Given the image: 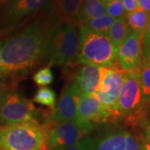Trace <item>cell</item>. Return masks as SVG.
Listing matches in <instances>:
<instances>
[{"label": "cell", "mask_w": 150, "mask_h": 150, "mask_svg": "<svg viewBox=\"0 0 150 150\" xmlns=\"http://www.w3.org/2000/svg\"><path fill=\"white\" fill-rule=\"evenodd\" d=\"M57 24L50 19H38L21 32L0 40V79L22 77L48 59Z\"/></svg>", "instance_id": "1"}, {"label": "cell", "mask_w": 150, "mask_h": 150, "mask_svg": "<svg viewBox=\"0 0 150 150\" xmlns=\"http://www.w3.org/2000/svg\"><path fill=\"white\" fill-rule=\"evenodd\" d=\"M48 123L38 119L0 126V150H38L47 148Z\"/></svg>", "instance_id": "2"}, {"label": "cell", "mask_w": 150, "mask_h": 150, "mask_svg": "<svg viewBox=\"0 0 150 150\" xmlns=\"http://www.w3.org/2000/svg\"><path fill=\"white\" fill-rule=\"evenodd\" d=\"M79 36L78 64H94L103 68L116 67L118 48L107 34L92 32L80 25Z\"/></svg>", "instance_id": "3"}, {"label": "cell", "mask_w": 150, "mask_h": 150, "mask_svg": "<svg viewBox=\"0 0 150 150\" xmlns=\"http://www.w3.org/2000/svg\"><path fill=\"white\" fill-rule=\"evenodd\" d=\"M79 32L74 24L58 23L54 29L50 44L48 58L50 66L57 65L69 70L78 64Z\"/></svg>", "instance_id": "4"}, {"label": "cell", "mask_w": 150, "mask_h": 150, "mask_svg": "<svg viewBox=\"0 0 150 150\" xmlns=\"http://www.w3.org/2000/svg\"><path fill=\"white\" fill-rule=\"evenodd\" d=\"M146 105L139 83V69L125 72L123 85L115 106L117 117L129 124H138L144 118Z\"/></svg>", "instance_id": "5"}, {"label": "cell", "mask_w": 150, "mask_h": 150, "mask_svg": "<svg viewBox=\"0 0 150 150\" xmlns=\"http://www.w3.org/2000/svg\"><path fill=\"white\" fill-rule=\"evenodd\" d=\"M47 148L48 150H64L90 134L94 124L80 117L74 120L48 123Z\"/></svg>", "instance_id": "6"}, {"label": "cell", "mask_w": 150, "mask_h": 150, "mask_svg": "<svg viewBox=\"0 0 150 150\" xmlns=\"http://www.w3.org/2000/svg\"><path fill=\"white\" fill-rule=\"evenodd\" d=\"M37 109L13 87H8L0 103V126L12 125L38 119Z\"/></svg>", "instance_id": "7"}, {"label": "cell", "mask_w": 150, "mask_h": 150, "mask_svg": "<svg viewBox=\"0 0 150 150\" xmlns=\"http://www.w3.org/2000/svg\"><path fill=\"white\" fill-rule=\"evenodd\" d=\"M125 72L118 68H103L99 88L94 95L103 106L115 112V106L120 93ZM118 118V117H117Z\"/></svg>", "instance_id": "8"}, {"label": "cell", "mask_w": 150, "mask_h": 150, "mask_svg": "<svg viewBox=\"0 0 150 150\" xmlns=\"http://www.w3.org/2000/svg\"><path fill=\"white\" fill-rule=\"evenodd\" d=\"M80 93L73 82H69L56 102L52 111L48 113L45 123H55L74 120L79 116V100Z\"/></svg>", "instance_id": "9"}, {"label": "cell", "mask_w": 150, "mask_h": 150, "mask_svg": "<svg viewBox=\"0 0 150 150\" xmlns=\"http://www.w3.org/2000/svg\"><path fill=\"white\" fill-rule=\"evenodd\" d=\"M143 34L131 31L118 47L117 64L119 69L123 72H131L139 69L142 61L141 41Z\"/></svg>", "instance_id": "10"}, {"label": "cell", "mask_w": 150, "mask_h": 150, "mask_svg": "<svg viewBox=\"0 0 150 150\" xmlns=\"http://www.w3.org/2000/svg\"><path fill=\"white\" fill-rule=\"evenodd\" d=\"M126 134L123 129H109L94 136H87L83 141L86 150H125Z\"/></svg>", "instance_id": "11"}, {"label": "cell", "mask_w": 150, "mask_h": 150, "mask_svg": "<svg viewBox=\"0 0 150 150\" xmlns=\"http://www.w3.org/2000/svg\"><path fill=\"white\" fill-rule=\"evenodd\" d=\"M103 67L94 64H81L74 74L73 82L81 95L94 96L99 88Z\"/></svg>", "instance_id": "12"}, {"label": "cell", "mask_w": 150, "mask_h": 150, "mask_svg": "<svg viewBox=\"0 0 150 150\" xmlns=\"http://www.w3.org/2000/svg\"><path fill=\"white\" fill-rule=\"evenodd\" d=\"M79 116L93 124L115 121L117 116L99 103L95 96L81 95L79 100Z\"/></svg>", "instance_id": "13"}, {"label": "cell", "mask_w": 150, "mask_h": 150, "mask_svg": "<svg viewBox=\"0 0 150 150\" xmlns=\"http://www.w3.org/2000/svg\"><path fill=\"white\" fill-rule=\"evenodd\" d=\"M52 0H13L3 13L2 21L13 23L19 21L33 13L38 12L48 4Z\"/></svg>", "instance_id": "14"}, {"label": "cell", "mask_w": 150, "mask_h": 150, "mask_svg": "<svg viewBox=\"0 0 150 150\" xmlns=\"http://www.w3.org/2000/svg\"><path fill=\"white\" fill-rule=\"evenodd\" d=\"M83 0H54V12L60 23L76 26L77 17Z\"/></svg>", "instance_id": "15"}, {"label": "cell", "mask_w": 150, "mask_h": 150, "mask_svg": "<svg viewBox=\"0 0 150 150\" xmlns=\"http://www.w3.org/2000/svg\"><path fill=\"white\" fill-rule=\"evenodd\" d=\"M104 3L100 0H83L77 17V24L80 26L96 18L105 15Z\"/></svg>", "instance_id": "16"}, {"label": "cell", "mask_w": 150, "mask_h": 150, "mask_svg": "<svg viewBox=\"0 0 150 150\" xmlns=\"http://www.w3.org/2000/svg\"><path fill=\"white\" fill-rule=\"evenodd\" d=\"M124 16L115 19L107 33V35L112 43L118 48L131 33Z\"/></svg>", "instance_id": "17"}, {"label": "cell", "mask_w": 150, "mask_h": 150, "mask_svg": "<svg viewBox=\"0 0 150 150\" xmlns=\"http://www.w3.org/2000/svg\"><path fill=\"white\" fill-rule=\"evenodd\" d=\"M125 20L129 29L144 33L150 21V14L140 8L125 14Z\"/></svg>", "instance_id": "18"}, {"label": "cell", "mask_w": 150, "mask_h": 150, "mask_svg": "<svg viewBox=\"0 0 150 150\" xmlns=\"http://www.w3.org/2000/svg\"><path fill=\"white\" fill-rule=\"evenodd\" d=\"M114 20L115 19L112 18V17L108 16V14H105L101 17L96 18L94 19H92L90 21L87 22L82 25L92 32L107 34L109 28L111 27Z\"/></svg>", "instance_id": "19"}, {"label": "cell", "mask_w": 150, "mask_h": 150, "mask_svg": "<svg viewBox=\"0 0 150 150\" xmlns=\"http://www.w3.org/2000/svg\"><path fill=\"white\" fill-rule=\"evenodd\" d=\"M141 91L146 104L150 103V62L143 63L139 69Z\"/></svg>", "instance_id": "20"}, {"label": "cell", "mask_w": 150, "mask_h": 150, "mask_svg": "<svg viewBox=\"0 0 150 150\" xmlns=\"http://www.w3.org/2000/svg\"><path fill=\"white\" fill-rule=\"evenodd\" d=\"M33 102L53 109L56 104V93L48 87H40L33 97Z\"/></svg>", "instance_id": "21"}, {"label": "cell", "mask_w": 150, "mask_h": 150, "mask_svg": "<svg viewBox=\"0 0 150 150\" xmlns=\"http://www.w3.org/2000/svg\"><path fill=\"white\" fill-rule=\"evenodd\" d=\"M33 80L40 87H46L53 83L54 75L49 67H46L38 70L33 76Z\"/></svg>", "instance_id": "22"}, {"label": "cell", "mask_w": 150, "mask_h": 150, "mask_svg": "<svg viewBox=\"0 0 150 150\" xmlns=\"http://www.w3.org/2000/svg\"><path fill=\"white\" fill-rule=\"evenodd\" d=\"M106 13L112 18L117 19L125 15V11L123 8L121 0H112L104 4Z\"/></svg>", "instance_id": "23"}, {"label": "cell", "mask_w": 150, "mask_h": 150, "mask_svg": "<svg viewBox=\"0 0 150 150\" xmlns=\"http://www.w3.org/2000/svg\"><path fill=\"white\" fill-rule=\"evenodd\" d=\"M141 50H142L141 64L150 62V21L142 37Z\"/></svg>", "instance_id": "24"}, {"label": "cell", "mask_w": 150, "mask_h": 150, "mask_svg": "<svg viewBox=\"0 0 150 150\" xmlns=\"http://www.w3.org/2000/svg\"><path fill=\"white\" fill-rule=\"evenodd\" d=\"M126 149L125 150H144L142 146V139L132 133L127 131L126 134Z\"/></svg>", "instance_id": "25"}, {"label": "cell", "mask_w": 150, "mask_h": 150, "mask_svg": "<svg viewBox=\"0 0 150 150\" xmlns=\"http://www.w3.org/2000/svg\"><path fill=\"white\" fill-rule=\"evenodd\" d=\"M138 124L139 125L143 130L144 139L150 144V122L145 118H144L140 120Z\"/></svg>", "instance_id": "26"}, {"label": "cell", "mask_w": 150, "mask_h": 150, "mask_svg": "<svg viewBox=\"0 0 150 150\" xmlns=\"http://www.w3.org/2000/svg\"><path fill=\"white\" fill-rule=\"evenodd\" d=\"M121 2L123 4V8L125 11V14L139 8L137 0H121Z\"/></svg>", "instance_id": "27"}, {"label": "cell", "mask_w": 150, "mask_h": 150, "mask_svg": "<svg viewBox=\"0 0 150 150\" xmlns=\"http://www.w3.org/2000/svg\"><path fill=\"white\" fill-rule=\"evenodd\" d=\"M139 8L150 14V0H137Z\"/></svg>", "instance_id": "28"}, {"label": "cell", "mask_w": 150, "mask_h": 150, "mask_svg": "<svg viewBox=\"0 0 150 150\" xmlns=\"http://www.w3.org/2000/svg\"><path fill=\"white\" fill-rule=\"evenodd\" d=\"M64 150H86V149L84 144H83V141L82 139L79 143H77L76 144L73 145V146H71V147Z\"/></svg>", "instance_id": "29"}, {"label": "cell", "mask_w": 150, "mask_h": 150, "mask_svg": "<svg viewBox=\"0 0 150 150\" xmlns=\"http://www.w3.org/2000/svg\"><path fill=\"white\" fill-rule=\"evenodd\" d=\"M8 86H7L4 83H0V103H1L2 98H3V97L4 95L6 90L8 89Z\"/></svg>", "instance_id": "30"}, {"label": "cell", "mask_w": 150, "mask_h": 150, "mask_svg": "<svg viewBox=\"0 0 150 150\" xmlns=\"http://www.w3.org/2000/svg\"><path fill=\"white\" fill-rule=\"evenodd\" d=\"M142 146L144 150H150V144L148 143L146 140L142 139Z\"/></svg>", "instance_id": "31"}, {"label": "cell", "mask_w": 150, "mask_h": 150, "mask_svg": "<svg viewBox=\"0 0 150 150\" xmlns=\"http://www.w3.org/2000/svg\"><path fill=\"white\" fill-rule=\"evenodd\" d=\"M8 1H10V0H0V4H4L7 2H8Z\"/></svg>", "instance_id": "32"}, {"label": "cell", "mask_w": 150, "mask_h": 150, "mask_svg": "<svg viewBox=\"0 0 150 150\" xmlns=\"http://www.w3.org/2000/svg\"><path fill=\"white\" fill-rule=\"evenodd\" d=\"M100 1H102L103 3H108V2H110V1H112V0H100Z\"/></svg>", "instance_id": "33"}, {"label": "cell", "mask_w": 150, "mask_h": 150, "mask_svg": "<svg viewBox=\"0 0 150 150\" xmlns=\"http://www.w3.org/2000/svg\"><path fill=\"white\" fill-rule=\"evenodd\" d=\"M38 150H48V148H43V149H38Z\"/></svg>", "instance_id": "34"}]
</instances>
